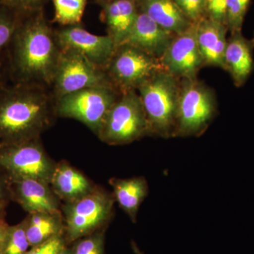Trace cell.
<instances>
[{"label": "cell", "instance_id": "obj_10", "mask_svg": "<svg viewBox=\"0 0 254 254\" xmlns=\"http://www.w3.org/2000/svg\"><path fill=\"white\" fill-rule=\"evenodd\" d=\"M105 70L113 86L123 93L136 91L155 73L165 69L160 59L123 44L116 48Z\"/></svg>", "mask_w": 254, "mask_h": 254}, {"label": "cell", "instance_id": "obj_16", "mask_svg": "<svg viewBox=\"0 0 254 254\" xmlns=\"http://www.w3.org/2000/svg\"><path fill=\"white\" fill-rule=\"evenodd\" d=\"M254 43L247 39L242 31L232 32L225 50V71L231 75L235 86H243L254 69Z\"/></svg>", "mask_w": 254, "mask_h": 254}, {"label": "cell", "instance_id": "obj_6", "mask_svg": "<svg viewBox=\"0 0 254 254\" xmlns=\"http://www.w3.org/2000/svg\"><path fill=\"white\" fill-rule=\"evenodd\" d=\"M121 94L113 86L92 87L73 92L57 100V115L77 120L98 136L110 110Z\"/></svg>", "mask_w": 254, "mask_h": 254}, {"label": "cell", "instance_id": "obj_25", "mask_svg": "<svg viewBox=\"0 0 254 254\" xmlns=\"http://www.w3.org/2000/svg\"><path fill=\"white\" fill-rule=\"evenodd\" d=\"M251 0H227L225 25L228 31H242Z\"/></svg>", "mask_w": 254, "mask_h": 254}, {"label": "cell", "instance_id": "obj_39", "mask_svg": "<svg viewBox=\"0 0 254 254\" xmlns=\"http://www.w3.org/2000/svg\"><path fill=\"white\" fill-rule=\"evenodd\" d=\"M0 145H1V144H0Z\"/></svg>", "mask_w": 254, "mask_h": 254}, {"label": "cell", "instance_id": "obj_1", "mask_svg": "<svg viewBox=\"0 0 254 254\" xmlns=\"http://www.w3.org/2000/svg\"><path fill=\"white\" fill-rule=\"evenodd\" d=\"M5 53L11 82L51 88L60 48L43 9L21 16Z\"/></svg>", "mask_w": 254, "mask_h": 254}, {"label": "cell", "instance_id": "obj_11", "mask_svg": "<svg viewBox=\"0 0 254 254\" xmlns=\"http://www.w3.org/2000/svg\"><path fill=\"white\" fill-rule=\"evenodd\" d=\"M160 61L165 71L175 77L197 78V73L204 65L196 41V22L175 36Z\"/></svg>", "mask_w": 254, "mask_h": 254}, {"label": "cell", "instance_id": "obj_37", "mask_svg": "<svg viewBox=\"0 0 254 254\" xmlns=\"http://www.w3.org/2000/svg\"><path fill=\"white\" fill-rule=\"evenodd\" d=\"M58 254H71V250H69V249H68L67 247H66V246H65L63 250L60 251L59 253Z\"/></svg>", "mask_w": 254, "mask_h": 254}, {"label": "cell", "instance_id": "obj_21", "mask_svg": "<svg viewBox=\"0 0 254 254\" xmlns=\"http://www.w3.org/2000/svg\"><path fill=\"white\" fill-rule=\"evenodd\" d=\"M30 247L40 245L56 235H63L64 230L62 213L38 212L28 214L24 219Z\"/></svg>", "mask_w": 254, "mask_h": 254}, {"label": "cell", "instance_id": "obj_3", "mask_svg": "<svg viewBox=\"0 0 254 254\" xmlns=\"http://www.w3.org/2000/svg\"><path fill=\"white\" fill-rule=\"evenodd\" d=\"M148 120L149 135L173 137L180 93V78L161 70L137 89Z\"/></svg>", "mask_w": 254, "mask_h": 254}, {"label": "cell", "instance_id": "obj_17", "mask_svg": "<svg viewBox=\"0 0 254 254\" xmlns=\"http://www.w3.org/2000/svg\"><path fill=\"white\" fill-rule=\"evenodd\" d=\"M138 12L137 0H112L103 6L100 18L116 48L126 41Z\"/></svg>", "mask_w": 254, "mask_h": 254}, {"label": "cell", "instance_id": "obj_4", "mask_svg": "<svg viewBox=\"0 0 254 254\" xmlns=\"http://www.w3.org/2000/svg\"><path fill=\"white\" fill-rule=\"evenodd\" d=\"M217 113L213 91L196 78H183L177 108L173 137L199 136L213 121Z\"/></svg>", "mask_w": 254, "mask_h": 254}, {"label": "cell", "instance_id": "obj_29", "mask_svg": "<svg viewBox=\"0 0 254 254\" xmlns=\"http://www.w3.org/2000/svg\"><path fill=\"white\" fill-rule=\"evenodd\" d=\"M63 235H56L43 243L31 247L25 254H58L65 247Z\"/></svg>", "mask_w": 254, "mask_h": 254}, {"label": "cell", "instance_id": "obj_12", "mask_svg": "<svg viewBox=\"0 0 254 254\" xmlns=\"http://www.w3.org/2000/svg\"><path fill=\"white\" fill-rule=\"evenodd\" d=\"M55 38L60 49L77 52L91 63L105 68L116 47L111 38L97 36L86 31L81 23L62 26L55 30Z\"/></svg>", "mask_w": 254, "mask_h": 254}, {"label": "cell", "instance_id": "obj_35", "mask_svg": "<svg viewBox=\"0 0 254 254\" xmlns=\"http://www.w3.org/2000/svg\"><path fill=\"white\" fill-rule=\"evenodd\" d=\"M93 1H95V2L97 3V4L100 5L102 7H103L105 5H106L108 4V3H109L110 1H112V0H93Z\"/></svg>", "mask_w": 254, "mask_h": 254}, {"label": "cell", "instance_id": "obj_30", "mask_svg": "<svg viewBox=\"0 0 254 254\" xmlns=\"http://www.w3.org/2000/svg\"><path fill=\"white\" fill-rule=\"evenodd\" d=\"M226 3L227 0H204L205 17L225 25Z\"/></svg>", "mask_w": 254, "mask_h": 254}, {"label": "cell", "instance_id": "obj_2", "mask_svg": "<svg viewBox=\"0 0 254 254\" xmlns=\"http://www.w3.org/2000/svg\"><path fill=\"white\" fill-rule=\"evenodd\" d=\"M4 79L0 81V144L40 138L58 118L53 93L46 87Z\"/></svg>", "mask_w": 254, "mask_h": 254}, {"label": "cell", "instance_id": "obj_20", "mask_svg": "<svg viewBox=\"0 0 254 254\" xmlns=\"http://www.w3.org/2000/svg\"><path fill=\"white\" fill-rule=\"evenodd\" d=\"M113 196L131 222L136 223L138 210L148 194V185L144 177L110 179Z\"/></svg>", "mask_w": 254, "mask_h": 254}, {"label": "cell", "instance_id": "obj_31", "mask_svg": "<svg viewBox=\"0 0 254 254\" xmlns=\"http://www.w3.org/2000/svg\"><path fill=\"white\" fill-rule=\"evenodd\" d=\"M11 200V181L2 169L0 168V201Z\"/></svg>", "mask_w": 254, "mask_h": 254}, {"label": "cell", "instance_id": "obj_27", "mask_svg": "<svg viewBox=\"0 0 254 254\" xmlns=\"http://www.w3.org/2000/svg\"><path fill=\"white\" fill-rule=\"evenodd\" d=\"M48 0H0V3L20 15H26L43 9Z\"/></svg>", "mask_w": 254, "mask_h": 254}, {"label": "cell", "instance_id": "obj_28", "mask_svg": "<svg viewBox=\"0 0 254 254\" xmlns=\"http://www.w3.org/2000/svg\"><path fill=\"white\" fill-rule=\"evenodd\" d=\"M179 7L195 23L205 17L204 0H174Z\"/></svg>", "mask_w": 254, "mask_h": 254}, {"label": "cell", "instance_id": "obj_38", "mask_svg": "<svg viewBox=\"0 0 254 254\" xmlns=\"http://www.w3.org/2000/svg\"><path fill=\"white\" fill-rule=\"evenodd\" d=\"M252 41H254V38H252Z\"/></svg>", "mask_w": 254, "mask_h": 254}, {"label": "cell", "instance_id": "obj_18", "mask_svg": "<svg viewBox=\"0 0 254 254\" xmlns=\"http://www.w3.org/2000/svg\"><path fill=\"white\" fill-rule=\"evenodd\" d=\"M50 186L57 197L66 203L79 199L95 187L81 172L65 161L56 163Z\"/></svg>", "mask_w": 254, "mask_h": 254}, {"label": "cell", "instance_id": "obj_33", "mask_svg": "<svg viewBox=\"0 0 254 254\" xmlns=\"http://www.w3.org/2000/svg\"><path fill=\"white\" fill-rule=\"evenodd\" d=\"M9 203L8 201H0V220L4 219L5 210Z\"/></svg>", "mask_w": 254, "mask_h": 254}, {"label": "cell", "instance_id": "obj_32", "mask_svg": "<svg viewBox=\"0 0 254 254\" xmlns=\"http://www.w3.org/2000/svg\"><path fill=\"white\" fill-rule=\"evenodd\" d=\"M9 226L10 225L6 223L4 219L0 220V254L3 253Z\"/></svg>", "mask_w": 254, "mask_h": 254}, {"label": "cell", "instance_id": "obj_19", "mask_svg": "<svg viewBox=\"0 0 254 254\" xmlns=\"http://www.w3.org/2000/svg\"><path fill=\"white\" fill-rule=\"evenodd\" d=\"M138 9L159 26L177 35L191 26V21L174 0H137Z\"/></svg>", "mask_w": 254, "mask_h": 254}, {"label": "cell", "instance_id": "obj_36", "mask_svg": "<svg viewBox=\"0 0 254 254\" xmlns=\"http://www.w3.org/2000/svg\"><path fill=\"white\" fill-rule=\"evenodd\" d=\"M5 78V67L2 64L0 65V81H2Z\"/></svg>", "mask_w": 254, "mask_h": 254}, {"label": "cell", "instance_id": "obj_23", "mask_svg": "<svg viewBox=\"0 0 254 254\" xmlns=\"http://www.w3.org/2000/svg\"><path fill=\"white\" fill-rule=\"evenodd\" d=\"M22 15L0 3V65Z\"/></svg>", "mask_w": 254, "mask_h": 254}, {"label": "cell", "instance_id": "obj_14", "mask_svg": "<svg viewBox=\"0 0 254 254\" xmlns=\"http://www.w3.org/2000/svg\"><path fill=\"white\" fill-rule=\"evenodd\" d=\"M175 36L139 11L131 31L123 44L136 47L160 59Z\"/></svg>", "mask_w": 254, "mask_h": 254}, {"label": "cell", "instance_id": "obj_15", "mask_svg": "<svg viewBox=\"0 0 254 254\" xmlns=\"http://www.w3.org/2000/svg\"><path fill=\"white\" fill-rule=\"evenodd\" d=\"M227 26L207 17L196 22V41L204 66L225 68Z\"/></svg>", "mask_w": 254, "mask_h": 254}, {"label": "cell", "instance_id": "obj_9", "mask_svg": "<svg viewBox=\"0 0 254 254\" xmlns=\"http://www.w3.org/2000/svg\"><path fill=\"white\" fill-rule=\"evenodd\" d=\"M113 86L105 68L84 56L68 49H60L59 60L51 91L55 100L92 87ZM115 87V86H114Z\"/></svg>", "mask_w": 254, "mask_h": 254}, {"label": "cell", "instance_id": "obj_22", "mask_svg": "<svg viewBox=\"0 0 254 254\" xmlns=\"http://www.w3.org/2000/svg\"><path fill=\"white\" fill-rule=\"evenodd\" d=\"M88 0H52L55 9L53 21L60 26L80 24Z\"/></svg>", "mask_w": 254, "mask_h": 254}, {"label": "cell", "instance_id": "obj_7", "mask_svg": "<svg viewBox=\"0 0 254 254\" xmlns=\"http://www.w3.org/2000/svg\"><path fill=\"white\" fill-rule=\"evenodd\" d=\"M149 136L148 120L136 91L122 93L110 110L98 137L107 144L125 145Z\"/></svg>", "mask_w": 254, "mask_h": 254}, {"label": "cell", "instance_id": "obj_8", "mask_svg": "<svg viewBox=\"0 0 254 254\" xmlns=\"http://www.w3.org/2000/svg\"><path fill=\"white\" fill-rule=\"evenodd\" d=\"M55 165L40 138L0 145V168L11 182L31 179L50 185Z\"/></svg>", "mask_w": 254, "mask_h": 254}, {"label": "cell", "instance_id": "obj_5", "mask_svg": "<svg viewBox=\"0 0 254 254\" xmlns=\"http://www.w3.org/2000/svg\"><path fill=\"white\" fill-rule=\"evenodd\" d=\"M115 199L113 193L95 187L82 198L63 207L64 225L68 242L98 232L113 218Z\"/></svg>", "mask_w": 254, "mask_h": 254}, {"label": "cell", "instance_id": "obj_34", "mask_svg": "<svg viewBox=\"0 0 254 254\" xmlns=\"http://www.w3.org/2000/svg\"><path fill=\"white\" fill-rule=\"evenodd\" d=\"M131 250L133 251V254H144L143 252H142L141 250H140L138 246L137 245L136 242H134V241L132 240L131 242Z\"/></svg>", "mask_w": 254, "mask_h": 254}, {"label": "cell", "instance_id": "obj_24", "mask_svg": "<svg viewBox=\"0 0 254 254\" xmlns=\"http://www.w3.org/2000/svg\"><path fill=\"white\" fill-rule=\"evenodd\" d=\"M29 247L24 220L17 225L9 226L2 254H25Z\"/></svg>", "mask_w": 254, "mask_h": 254}, {"label": "cell", "instance_id": "obj_26", "mask_svg": "<svg viewBox=\"0 0 254 254\" xmlns=\"http://www.w3.org/2000/svg\"><path fill=\"white\" fill-rule=\"evenodd\" d=\"M104 233L96 232L79 239L71 249V254H104Z\"/></svg>", "mask_w": 254, "mask_h": 254}, {"label": "cell", "instance_id": "obj_13", "mask_svg": "<svg viewBox=\"0 0 254 254\" xmlns=\"http://www.w3.org/2000/svg\"><path fill=\"white\" fill-rule=\"evenodd\" d=\"M11 200L16 202L28 214L46 212L62 213L57 195L50 185L26 179L11 182Z\"/></svg>", "mask_w": 254, "mask_h": 254}]
</instances>
